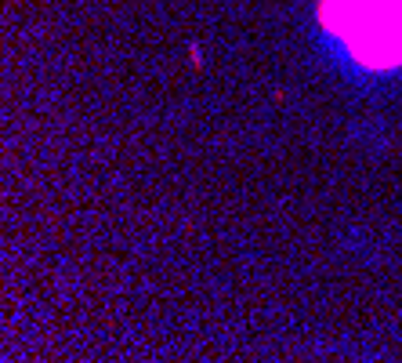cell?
Segmentation results:
<instances>
[{
    "mask_svg": "<svg viewBox=\"0 0 402 363\" xmlns=\"http://www.w3.org/2000/svg\"><path fill=\"white\" fill-rule=\"evenodd\" d=\"M319 19L362 66H402V0H323Z\"/></svg>",
    "mask_w": 402,
    "mask_h": 363,
    "instance_id": "obj_1",
    "label": "cell"
}]
</instances>
